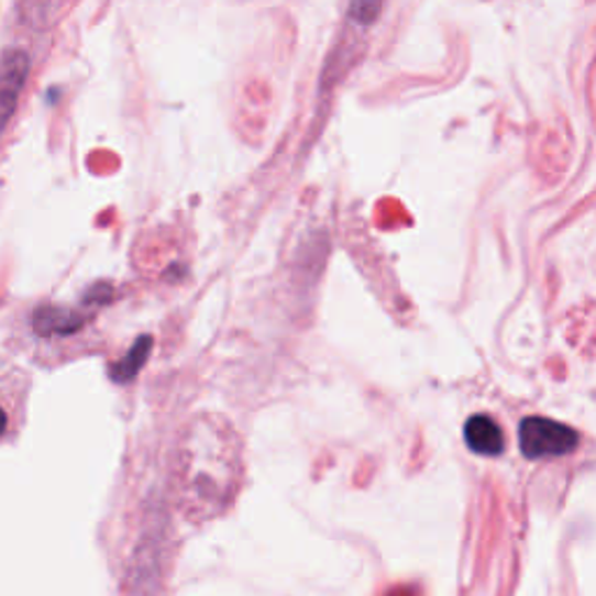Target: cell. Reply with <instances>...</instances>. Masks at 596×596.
<instances>
[{
	"instance_id": "1",
	"label": "cell",
	"mask_w": 596,
	"mask_h": 596,
	"mask_svg": "<svg viewBox=\"0 0 596 596\" xmlns=\"http://www.w3.org/2000/svg\"><path fill=\"white\" fill-rule=\"evenodd\" d=\"M520 450L527 460H545L562 456L578 448V433L571 427L548 420V417H525L520 422Z\"/></svg>"
},
{
	"instance_id": "2",
	"label": "cell",
	"mask_w": 596,
	"mask_h": 596,
	"mask_svg": "<svg viewBox=\"0 0 596 596\" xmlns=\"http://www.w3.org/2000/svg\"><path fill=\"white\" fill-rule=\"evenodd\" d=\"M464 441L471 452L483 456H499L506 450L501 427L489 415H473L464 424Z\"/></svg>"
},
{
	"instance_id": "3",
	"label": "cell",
	"mask_w": 596,
	"mask_h": 596,
	"mask_svg": "<svg viewBox=\"0 0 596 596\" xmlns=\"http://www.w3.org/2000/svg\"><path fill=\"white\" fill-rule=\"evenodd\" d=\"M26 58L24 54H10L0 62V126L12 114L19 89L24 85Z\"/></svg>"
},
{
	"instance_id": "4",
	"label": "cell",
	"mask_w": 596,
	"mask_h": 596,
	"mask_svg": "<svg viewBox=\"0 0 596 596\" xmlns=\"http://www.w3.org/2000/svg\"><path fill=\"white\" fill-rule=\"evenodd\" d=\"M147 347H150V341H147V338H141V341L135 343V350L129 352L126 362H124V364H119V366L114 368V373H112V375H114V380H129V377H133L135 371L141 368L143 362H145Z\"/></svg>"
},
{
	"instance_id": "5",
	"label": "cell",
	"mask_w": 596,
	"mask_h": 596,
	"mask_svg": "<svg viewBox=\"0 0 596 596\" xmlns=\"http://www.w3.org/2000/svg\"><path fill=\"white\" fill-rule=\"evenodd\" d=\"M8 387V377L3 380L0 377V439L10 431V422H12V408H14V396L10 391H5Z\"/></svg>"
}]
</instances>
